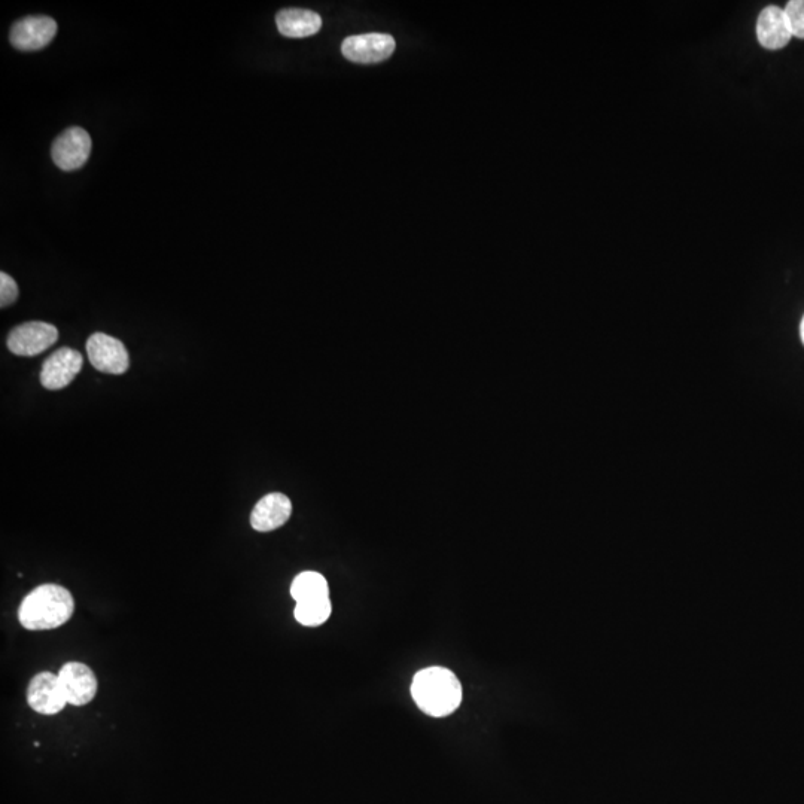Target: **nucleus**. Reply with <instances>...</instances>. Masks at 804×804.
<instances>
[{"label":"nucleus","mask_w":804,"mask_h":804,"mask_svg":"<svg viewBox=\"0 0 804 804\" xmlns=\"http://www.w3.org/2000/svg\"><path fill=\"white\" fill-rule=\"evenodd\" d=\"M27 703L33 711L42 715H56L67 705L59 675L41 672L30 681L27 688Z\"/></svg>","instance_id":"obj_9"},{"label":"nucleus","mask_w":804,"mask_h":804,"mask_svg":"<svg viewBox=\"0 0 804 804\" xmlns=\"http://www.w3.org/2000/svg\"><path fill=\"white\" fill-rule=\"evenodd\" d=\"M90 134L81 127H70L65 130L53 143L51 157L59 169L65 172L81 169L91 154Z\"/></svg>","instance_id":"obj_6"},{"label":"nucleus","mask_w":804,"mask_h":804,"mask_svg":"<svg viewBox=\"0 0 804 804\" xmlns=\"http://www.w3.org/2000/svg\"><path fill=\"white\" fill-rule=\"evenodd\" d=\"M57 35V23L51 17H26L12 26L9 39L20 51H39L50 45Z\"/></svg>","instance_id":"obj_8"},{"label":"nucleus","mask_w":804,"mask_h":804,"mask_svg":"<svg viewBox=\"0 0 804 804\" xmlns=\"http://www.w3.org/2000/svg\"><path fill=\"white\" fill-rule=\"evenodd\" d=\"M411 696L429 717L453 714L462 703V685L452 670L434 666L420 670L413 678Z\"/></svg>","instance_id":"obj_2"},{"label":"nucleus","mask_w":804,"mask_h":804,"mask_svg":"<svg viewBox=\"0 0 804 804\" xmlns=\"http://www.w3.org/2000/svg\"><path fill=\"white\" fill-rule=\"evenodd\" d=\"M800 337H802V341H803V344H804V316H803L802 325H800Z\"/></svg>","instance_id":"obj_18"},{"label":"nucleus","mask_w":804,"mask_h":804,"mask_svg":"<svg viewBox=\"0 0 804 804\" xmlns=\"http://www.w3.org/2000/svg\"><path fill=\"white\" fill-rule=\"evenodd\" d=\"M395 48L397 42L388 33H365L344 39L341 53L358 65H377L388 60Z\"/></svg>","instance_id":"obj_3"},{"label":"nucleus","mask_w":804,"mask_h":804,"mask_svg":"<svg viewBox=\"0 0 804 804\" xmlns=\"http://www.w3.org/2000/svg\"><path fill=\"white\" fill-rule=\"evenodd\" d=\"M292 514V502L283 493L264 496L251 514V526L257 532H271L282 528Z\"/></svg>","instance_id":"obj_12"},{"label":"nucleus","mask_w":804,"mask_h":804,"mask_svg":"<svg viewBox=\"0 0 804 804\" xmlns=\"http://www.w3.org/2000/svg\"><path fill=\"white\" fill-rule=\"evenodd\" d=\"M291 596L297 603L330 598V587L324 575L319 572H301L292 581Z\"/></svg>","instance_id":"obj_14"},{"label":"nucleus","mask_w":804,"mask_h":804,"mask_svg":"<svg viewBox=\"0 0 804 804\" xmlns=\"http://www.w3.org/2000/svg\"><path fill=\"white\" fill-rule=\"evenodd\" d=\"M60 685L67 705L85 706L93 702L97 694V678L84 663H66L59 672Z\"/></svg>","instance_id":"obj_10"},{"label":"nucleus","mask_w":804,"mask_h":804,"mask_svg":"<svg viewBox=\"0 0 804 804\" xmlns=\"http://www.w3.org/2000/svg\"><path fill=\"white\" fill-rule=\"evenodd\" d=\"M17 298V282H15L8 273L2 271V273H0V307L5 309V307L11 306V304L17 301Z\"/></svg>","instance_id":"obj_17"},{"label":"nucleus","mask_w":804,"mask_h":804,"mask_svg":"<svg viewBox=\"0 0 804 804\" xmlns=\"http://www.w3.org/2000/svg\"><path fill=\"white\" fill-rule=\"evenodd\" d=\"M277 29L286 38H307L321 30L322 18L316 12L304 8H285L277 12Z\"/></svg>","instance_id":"obj_13"},{"label":"nucleus","mask_w":804,"mask_h":804,"mask_svg":"<svg viewBox=\"0 0 804 804\" xmlns=\"http://www.w3.org/2000/svg\"><path fill=\"white\" fill-rule=\"evenodd\" d=\"M88 359L97 371L124 374L130 367L129 352L123 341L105 333H94L87 341Z\"/></svg>","instance_id":"obj_4"},{"label":"nucleus","mask_w":804,"mask_h":804,"mask_svg":"<svg viewBox=\"0 0 804 804\" xmlns=\"http://www.w3.org/2000/svg\"><path fill=\"white\" fill-rule=\"evenodd\" d=\"M757 38L761 47L770 51L782 50L790 44L793 33L785 9L770 5L761 11L757 20Z\"/></svg>","instance_id":"obj_11"},{"label":"nucleus","mask_w":804,"mask_h":804,"mask_svg":"<svg viewBox=\"0 0 804 804\" xmlns=\"http://www.w3.org/2000/svg\"><path fill=\"white\" fill-rule=\"evenodd\" d=\"M331 612L330 598L297 603L294 609L295 620L307 627L321 626L331 617Z\"/></svg>","instance_id":"obj_15"},{"label":"nucleus","mask_w":804,"mask_h":804,"mask_svg":"<svg viewBox=\"0 0 804 804\" xmlns=\"http://www.w3.org/2000/svg\"><path fill=\"white\" fill-rule=\"evenodd\" d=\"M788 24L794 38L804 39V0H791L785 6Z\"/></svg>","instance_id":"obj_16"},{"label":"nucleus","mask_w":804,"mask_h":804,"mask_svg":"<svg viewBox=\"0 0 804 804\" xmlns=\"http://www.w3.org/2000/svg\"><path fill=\"white\" fill-rule=\"evenodd\" d=\"M75 601L59 584H42L29 593L18 608V620L27 630H53L72 618Z\"/></svg>","instance_id":"obj_1"},{"label":"nucleus","mask_w":804,"mask_h":804,"mask_svg":"<svg viewBox=\"0 0 804 804\" xmlns=\"http://www.w3.org/2000/svg\"><path fill=\"white\" fill-rule=\"evenodd\" d=\"M59 331L47 322L32 321L18 325L8 335V349L17 356H36L53 347Z\"/></svg>","instance_id":"obj_5"},{"label":"nucleus","mask_w":804,"mask_h":804,"mask_svg":"<svg viewBox=\"0 0 804 804\" xmlns=\"http://www.w3.org/2000/svg\"><path fill=\"white\" fill-rule=\"evenodd\" d=\"M84 358L78 350L62 347L45 359L41 370V385L48 391L65 389L78 376Z\"/></svg>","instance_id":"obj_7"}]
</instances>
